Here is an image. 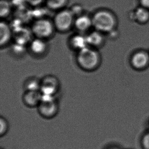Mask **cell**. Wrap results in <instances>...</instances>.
<instances>
[{"label": "cell", "instance_id": "2", "mask_svg": "<svg viewBox=\"0 0 149 149\" xmlns=\"http://www.w3.org/2000/svg\"><path fill=\"white\" fill-rule=\"evenodd\" d=\"M94 30L109 34L115 30L116 20L113 14L105 10H99L94 13L92 17Z\"/></svg>", "mask_w": 149, "mask_h": 149}, {"label": "cell", "instance_id": "20", "mask_svg": "<svg viewBox=\"0 0 149 149\" xmlns=\"http://www.w3.org/2000/svg\"><path fill=\"white\" fill-rule=\"evenodd\" d=\"M141 146L143 149H149V132L142 137Z\"/></svg>", "mask_w": 149, "mask_h": 149}, {"label": "cell", "instance_id": "22", "mask_svg": "<svg viewBox=\"0 0 149 149\" xmlns=\"http://www.w3.org/2000/svg\"><path fill=\"white\" fill-rule=\"evenodd\" d=\"M141 3L143 7L149 8V0H141Z\"/></svg>", "mask_w": 149, "mask_h": 149}, {"label": "cell", "instance_id": "17", "mask_svg": "<svg viewBox=\"0 0 149 149\" xmlns=\"http://www.w3.org/2000/svg\"><path fill=\"white\" fill-rule=\"evenodd\" d=\"M135 18L139 22H145L148 20L149 18V12L147 9L143 7H139L137 8L135 11Z\"/></svg>", "mask_w": 149, "mask_h": 149}, {"label": "cell", "instance_id": "24", "mask_svg": "<svg viewBox=\"0 0 149 149\" xmlns=\"http://www.w3.org/2000/svg\"><path fill=\"white\" fill-rule=\"evenodd\" d=\"M4 149V148H1V149Z\"/></svg>", "mask_w": 149, "mask_h": 149}, {"label": "cell", "instance_id": "6", "mask_svg": "<svg viewBox=\"0 0 149 149\" xmlns=\"http://www.w3.org/2000/svg\"><path fill=\"white\" fill-rule=\"evenodd\" d=\"M59 89V81L54 75H47L41 79L40 91L42 94L55 96Z\"/></svg>", "mask_w": 149, "mask_h": 149}, {"label": "cell", "instance_id": "15", "mask_svg": "<svg viewBox=\"0 0 149 149\" xmlns=\"http://www.w3.org/2000/svg\"><path fill=\"white\" fill-rule=\"evenodd\" d=\"M69 0H46V3L49 9L62 10L68 4Z\"/></svg>", "mask_w": 149, "mask_h": 149}, {"label": "cell", "instance_id": "11", "mask_svg": "<svg viewBox=\"0 0 149 149\" xmlns=\"http://www.w3.org/2000/svg\"><path fill=\"white\" fill-rule=\"evenodd\" d=\"M42 94L40 91H25L22 96L24 104L29 107H38L41 101Z\"/></svg>", "mask_w": 149, "mask_h": 149}, {"label": "cell", "instance_id": "8", "mask_svg": "<svg viewBox=\"0 0 149 149\" xmlns=\"http://www.w3.org/2000/svg\"><path fill=\"white\" fill-rule=\"evenodd\" d=\"M29 47L33 54L36 56H41L47 52L48 45L46 40L35 37L29 43Z\"/></svg>", "mask_w": 149, "mask_h": 149}, {"label": "cell", "instance_id": "21", "mask_svg": "<svg viewBox=\"0 0 149 149\" xmlns=\"http://www.w3.org/2000/svg\"><path fill=\"white\" fill-rule=\"evenodd\" d=\"M31 6H37L40 5L44 0H26Z\"/></svg>", "mask_w": 149, "mask_h": 149}, {"label": "cell", "instance_id": "25", "mask_svg": "<svg viewBox=\"0 0 149 149\" xmlns=\"http://www.w3.org/2000/svg\"></svg>", "mask_w": 149, "mask_h": 149}, {"label": "cell", "instance_id": "23", "mask_svg": "<svg viewBox=\"0 0 149 149\" xmlns=\"http://www.w3.org/2000/svg\"><path fill=\"white\" fill-rule=\"evenodd\" d=\"M119 149V148H118L117 147H111L110 148H109V149Z\"/></svg>", "mask_w": 149, "mask_h": 149}, {"label": "cell", "instance_id": "5", "mask_svg": "<svg viewBox=\"0 0 149 149\" xmlns=\"http://www.w3.org/2000/svg\"><path fill=\"white\" fill-rule=\"evenodd\" d=\"M37 108L38 113L41 117L45 119H52L58 113V103L57 102L56 98L42 99Z\"/></svg>", "mask_w": 149, "mask_h": 149}, {"label": "cell", "instance_id": "1", "mask_svg": "<svg viewBox=\"0 0 149 149\" xmlns=\"http://www.w3.org/2000/svg\"><path fill=\"white\" fill-rule=\"evenodd\" d=\"M77 61L81 69L90 72L96 70L99 67L101 57L97 49L87 47L77 52Z\"/></svg>", "mask_w": 149, "mask_h": 149}, {"label": "cell", "instance_id": "16", "mask_svg": "<svg viewBox=\"0 0 149 149\" xmlns=\"http://www.w3.org/2000/svg\"><path fill=\"white\" fill-rule=\"evenodd\" d=\"M11 4L7 0H1L0 2V16L1 18L7 17L11 13Z\"/></svg>", "mask_w": 149, "mask_h": 149}, {"label": "cell", "instance_id": "14", "mask_svg": "<svg viewBox=\"0 0 149 149\" xmlns=\"http://www.w3.org/2000/svg\"><path fill=\"white\" fill-rule=\"evenodd\" d=\"M41 79L36 77H31L28 79L24 83L25 91H40Z\"/></svg>", "mask_w": 149, "mask_h": 149}, {"label": "cell", "instance_id": "10", "mask_svg": "<svg viewBox=\"0 0 149 149\" xmlns=\"http://www.w3.org/2000/svg\"><path fill=\"white\" fill-rule=\"evenodd\" d=\"M74 27L80 33H88L93 27L92 17L84 14L75 17Z\"/></svg>", "mask_w": 149, "mask_h": 149}, {"label": "cell", "instance_id": "12", "mask_svg": "<svg viewBox=\"0 0 149 149\" xmlns=\"http://www.w3.org/2000/svg\"><path fill=\"white\" fill-rule=\"evenodd\" d=\"M13 37V32L11 27L7 22L2 21L0 24V45L5 47L10 42Z\"/></svg>", "mask_w": 149, "mask_h": 149}, {"label": "cell", "instance_id": "4", "mask_svg": "<svg viewBox=\"0 0 149 149\" xmlns=\"http://www.w3.org/2000/svg\"><path fill=\"white\" fill-rule=\"evenodd\" d=\"M75 17L70 9H63L58 11L53 19L56 30L65 33L70 30L74 26Z\"/></svg>", "mask_w": 149, "mask_h": 149}, {"label": "cell", "instance_id": "19", "mask_svg": "<svg viewBox=\"0 0 149 149\" xmlns=\"http://www.w3.org/2000/svg\"><path fill=\"white\" fill-rule=\"evenodd\" d=\"M71 12L72 14L74 15L75 17H78L80 16L81 15L83 14V8L82 6L81 5L77 4V5H74L72 6V7L70 9Z\"/></svg>", "mask_w": 149, "mask_h": 149}, {"label": "cell", "instance_id": "3", "mask_svg": "<svg viewBox=\"0 0 149 149\" xmlns=\"http://www.w3.org/2000/svg\"><path fill=\"white\" fill-rule=\"evenodd\" d=\"M31 30L35 37L47 40L53 36L56 29L53 22L47 18H41L33 22Z\"/></svg>", "mask_w": 149, "mask_h": 149}, {"label": "cell", "instance_id": "9", "mask_svg": "<svg viewBox=\"0 0 149 149\" xmlns=\"http://www.w3.org/2000/svg\"><path fill=\"white\" fill-rule=\"evenodd\" d=\"M104 34L99 31L94 30L89 32L86 34L88 47L98 49L103 46L105 43Z\"/></svg>", "mask_w": 149, "mask_h": 149}, {"label": "cell", "instance_id": "13", "mask_svg": "<svg viewBox=\"0 0 149 149\" xmlns=\"http://www.w3.org/2000/svg\"><path fill=\"white\" fill-rule=\"evenodd\" d=\"M69 44L71 49L77 52L88 47L86 34L80 33L71 37L69 40Z\"/></svg>", "mask_w": 149, "mask_h": 149}, {"label": "cell", "instance_id": "7", "mask_svg": "<svg viewBox=\"0 0 149 149\" xmlns=\"http://www.w3.org/2000/svg\"><path fill=\"white\" fill-rule=\"evenodd\" d=\"M130 63L131 66L136 70L145 69L149 66V52L144 50L135 52L131 56Z\"/></svg>", "mask_w": 149, "mask_h": 149}, {"label": "cell", "instance_id": "18", "mask_svg": "<svg viewBox=\"0 0 149 149\" xmlns=\"http://www.w3.org/2000/svg\"><path fill=\"white\" fill-rule=\"evenodd\" d=\"M9 125L8 121L5 118L1 116L0 118V136L3 137L8 132Z\"/></svg>", "mask_w": 149, "mask_h": 149}]
</instances>
